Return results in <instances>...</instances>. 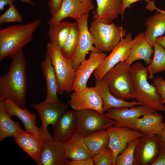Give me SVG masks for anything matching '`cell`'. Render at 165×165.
I'll return each mask as SVG.
<instances>
[{"mask_svg":"<svg viewBox=\"0 0 165 165\" xmlns=\"http://www.w3.org/2000/svg\"><path fill=\"white\" fill-rule=\"evenodd\" d=\"M26 67L22 50L12 58L8 72L0 77V101L9 99L22 108H26Z\"/></svg>","mask_w":165,"mask_h":165,"instance_id":"1","label":"cell"},{"mask_svg":"<svg viewBox=\"0 0 165 165\" xmlns=\"http://www.w3.org/2000/svg\"><path fill=\"white\" fill-rule=\"evenodd\" d=\"M41 23L37 20L25 24L11 25L0 30V61L12 58L31 40L34 31Z\"/></svg>","mask_w":165,"mask_h":165,"instance_id":"2","label":"cell"},{"mask_svg":"<svg viewBox=\"0 0 165 165\" xmlns=\"http://www.w3.org/2000/svg\"><path fill=\"white\" fill-rule=\"evenodd\" d=\"M130 71L135 99L153 110L165 111V105L162 103L156 87L148 81L149 73L147 67L138 61L131 65Z\"/></svg>","mask_w":165,"mask_h":165,"instance_id":"3","label":"cell"},{"mask_svg":"<svg viewBox=\"0 0 165 165\" xmlns=\"http://www.w3.org/2000/svg\"><path fill=\"white\" fill-rule=\"evenodd\" d=\"M130 66L124 61L120 62L108 71L102 79L114 96L125 101L135 99Z\"/></svg>","mask_w":165,"mask_h":165,"instance_id":"4","label":"cell"},{"mask_svg":"<svg viewBox=\"0 0 165 165\" xmlns=\"http://www.w3.org/2000/svg\"><path fill=\"white\" fill-rule=\"evenodd\" d=\"M46 51L49 54L56 74L58 86V94L64 92L69 94L72 90V86L75 76L72 61L62 54L61 49L56 45L48 42Z\"/></svg>","mask_w":165,"mask_h":165,"instance_id":"5","label":"cell"},{"mask_svg":"<svg viewBox=\"0 0 165 165\" xmlns=\"http://www.w3.org/2000/svg\"><path fill=\"white\" fill-rule=\"evenodd\" d=\"M89 28L94 46L103 53L111 52L126 34L125 29L114 23L107 24L95 20Z\"/></svg>","mask_w":165,"mask_h":165,"instance_id":"6","label":"cell"},{"mask_svg":"<svg viewBox=\"0 0 165 165\" xmlns=\"http://www.w3.org/2000/svg\"><path fill=\"white\" fill-rule=\"evenodd\" d=\"M77 125L76 132L83 137L94 132L106 129L114 125L115 121L105 113L87 109L77 111Z\"/></svg>","mask_w":165,"mask_h":165,"instance_id":"7","label":"cell"},{"mask_svg":"<svg viewBox=\"0 0 165 165\" xmlns=\"http://www.w3.org/2000/svg\"><path fill=\"white\" fill-rule=\"evenodd\" d=\"M31 106L37 111L41 120L40 137L44 140L53 139L48 131V126L49 125L53 126L59 117L68 110L69 106L61 102L54 104L45 101Z\"/></svg>","mask_w":165,"mask_h":165,"instance_id":"8","label":"cell"},{"mask_svg":"<svg viewBox=\"0 0 165 165\" xmlns=\"http://www.w3.org/2000/svg\"><path fill=\"white\" fill-rule=\"evenodd\" d=\"M161 149L158 135H144L140 138L134 151L133 165H151Z\"/></svg>","mask_w":165,"mask_h":165,"instance_id":"9","label":"cell"},{"mask_svg":"<svg viewBox=\"0 0 165 165\" xmlns=\"http://www.w3.org/2000/svg\"><path fill=\"white\" fill-rule=\"evenodd\" d=\"M132 40L130 33L127 34L125 38L121 40L94 72L96 81L101 80L110 69L118 64L126 60L130 53Z\"/></svg>","mask_w":165,"mask_h":165,"instance_id":"10","label":"cell"},{"mask_svg":"<svg viewBox=\"0 0 165 165\" xmlns=\"http://www.w3.org/2000/svg\"><path fill=\"white\" fill-rule=\"evenodd\" d=\"M68 105L74 110L91 109L104 113L102 98L95 87H86L74 91L71 94Z\"/></svg>","mask_w":165,"mask_h":165,"instance_id":"11","label":"cell"},{"mask_svg":"<svg viewBox=\"0 0 165 165\" xmlns=\"http://www.w3.org/2000/svg\"><path fill=\"white\" fill-rule=\"evenodd\" d=\"M89 14V13H87L76 20L79 25V35L77 50L72 60L75 71L86 59L89 52H100L94 46L93 38L89 30L88 23Z\"/></svg>","mask_w":165,"mask_h":165,"instance_id":"12","label":"cell"},{"mask_svg":"<svg viewBox=\"0 0 165 165\" xmlns=\"http://www.w3.org/2000/svg\"><path fill=\"white\" fill-rule=\"evenodd\" d=\"M109 137L108 147L112 151L115 165L116 158L125 148L127 144L133 140L140 138L144 135L140 132L126 127L111 126L106 129Z\"/></svg>","mask_w":165,"mask_h":165,"instance_id":"13","label":"cell"},{"mask_svg":"<svg viewBox=\"0 0 165 165\" xmlns=\"http://www.w3.org/2000/svg\"><path fill=\"white\" fill-rule=\"evenodd\" d=\"M106 56L105 53L90 52L89 58L82 62L75 71V76L72 86V91L81 90L87 87L91 75Z\"/></svg>","mask_w":165,"mask_h":165,"instance_id":"14","label":"cell"},{"mask_svg":"<svg viewBox=\"0 0 165 165\" xmlns=\"http://www.w3.org/2000/svg\"><path fill=\"white\" fill-rule=\"evenodd\" d=\"M163 117L160 113L154 111L146 113L139 117L123 123L118 127H126L137 130L144 135L158 134L164 122Z\"/></svg>","mask_w":165,"mask_h":165,"instance_id":"15","label":"cell"},{"mask_svg":"<svg viewBox=\"0 0 165 165\" xmlns=\"http://www.w3.org/2000/svg\"><path fill=\"white\" fill-rule=\"evenodd\" d=\"M94 8L92 4H87L78 0H64L60 8L50 19L49 25L62 21L67 18L76 21Z\"/></svg>","mask_w":165,"mask_h":165,"instance_id":"16","label":"cell"},{"mask_svg":"<svg viewBox=\"0 0 165 165\" xmlns=\"http://www.w3.org/2000/svg\"><path fill=\"white\" fill-rule=\"evenodd\" d=\"M64 143L53 139L45 140L42 146L38 165H68Z\"/></svg>","mask_w":165,"mask_h":165,"instance_id":"17","label":"cell"},{"mask_svg":"<svg viewBox=\"0 0 165 165\" xmlns=\"http://www.w3.org/2000/svg\"><path fill=\"white\" fill-rule=\"evenodd\" d=\"M77 125V111L68 110L62 114L53 126V139L64 143L76 132Z\"/></svg>","mask_w":165,"mask_h":165,"instance_id":"18","label":"cell"},{"mask_svg":"<svg viewBox=\"0 0 165 165\" xmlns=\"http://www.w3.org/2000/svg\"><path fill=\"white\" fill-rule=\"evenodd\" d=\"M3 102L5 110L11 117L16 116L23 123L26 131L37 137H40L39 127L36 125V116L31 113L26 108L20 106L11 100H6Z\"/></svg>","mask_w":165,"mask_h":165,"instance_id":"19","label":"cell"},{"mask_svg":"<svg viewBox=\"0 0 165 165\" xmlns=\"http://www.w3.org/2000/svg\"><path fill=\"white\" fill-rule=\"evenodd\" d=\"M153 47L146 40L144 33H140L133 39L129 55L125 62L131 65L135 61L142 60L148 65L154 53Z\"/></svg>","mask_w":165,"mask_h":165,"instance_id":"20","label":"cell"},{"mask_svg":"<svg viewBox=\"0 0 165 165\" xmlns=\"http://www.w3.org/2000/svg\"><path fill=\"white\" fill-rule=\"evenodd\" d=\"M97 8L92 12V19L109 24L122 15L121 0H96Z\"/></svg>","mask_w":165,"mask_h":165,"instance_id":"21","label":"cell"},{"mask_svg":"<svg viewBox=\"0 0 165 165\" xmlns=\"http://www.w3.org/2000/svg\"><path fill=\"white\" fill-rule=\"evenodd\" d=\"M40 67L46 83L47 94L44 101L54 104L61 102L57 96L58 86L56 74L50 57L46 51L45 59L40 63Z\"/></svg>","mask_w":165,"mask_h":165,"instance_id":"22","label":"cell"},{"mask_svg":"<svg viewBox=\"0 0 165 165\" xmlns=\"http://www.w3.org/2000/svg\"><path fill=\"white\" fill-rule=\"evenodd\" d=\"M154 111L143 105L130 107L111 108L107 111L105 114L107 117L115 121L114 126L118 127L123 122L140 117L146 113Z\"/></svg>","mask_w":165,"mask_h":165,"instance_id":"23","label":"cell"},{"mask_svg":"<svg viewBox=\"0 0 165 165\" xmlns=\"http://www.w3.org/2000/svg\"><path fill=\"white\" fill-rule=\"evenodd\" d=\"M14 138L18 145L37 163L39 160L42 146L44 140L23 130Z\"/></svg>","mask_w":165,"mask_h":165,"instance_id":"24","label":"cell"},{"mask_svg":"<svg viewBox=\"0 0 165 165\" xmlns=\"http://www.w3.org/2000/svg\"><path fill=\"white\" fill-rule=\"evenodd\" d=\"M94 87L102 98L104 112L113 108L130 107L144 105L138 101L129 102L116 97L110 92L107 85L102 79L96 81Z\"/></svg>","mask_w":165,"mask_h":165,"instance_id":"25","label":"cell"},{"mask_svg":"<svg viewBox=\"0 0 165 165\" xmlns=\"http://www.w3.org/2000/svg\"><path fill=\"white\" fill-rule=\"evenodd\" d=\"M83 138L76 132L64 143L65 155L67 159L77 160L93 158L84 143Z\"/></svg>","mask_w":165,"mask_h":165,"instance_id":"26","label":"cell"},{"mask_svg":"<svg viewBox=\"0 0 165 165\" xmlns=\"http://www.w3.org/2000/svg\"><path fill=\"white\" fill-rule=\"evenodd\" d=\"M146 28L144 32L148 42L153 47L156 38L165 32V13L156 11L149 16L145 23Z\"/></svg>","mask_w":165,"mask_h":165,"instance_id":"27","label":"cell"},{"mask_svg":"<svg viewBox=\"0 0 165 165\" xmlns=\"http://www.w3.org/2000/svg\"><path fill=\"white\" fill-rule=\"evenodd\" d=\"M84 143L93 157L108 146L109 137L106 130L90 134L84 137Z\"/></svg>","mask_w":165,"mask_h":165,"instance_id":"28","label":"cell"},{"mask_svg":"<svg viewBox=\"0 0 165 165\" xmlns=\"http://www.w3.org/2000/svg\"><path fill=\"white\" fill-rule=\"evenodd\" d=\"M19 123L13 121L6 112L3 101H0V141L15 137L22 130Z\"/></svg>","mask_w":165,"mask_h":165,"instance_id":"29","label":"cell"},{"mask_svg":"<svg viewBox=\"0 0 165 165\" xmlns=\"http://www.w3.org/2000/svg\"><path fill=\"white\" fill-rule=\"evenodd\" d=\"M72 23L61 21L49 25V36L50 42L61 49L69 35Z\"/></svg>","mask_w":165,"mask_h":165,"instance_id":"30","label":"cell"},{"mask_svg":"<svg viewBox=\"0 0 165 165\" xmlns=\"http://www.w3.org/2000/svg\"><path fill=\"white\" fill-rule=\"evenodd\" d=\"M79 27L77 21L72 23L68 36L61 49L63 55L72 61L78 44Z\"/></svg>","mask_w":165,"mask_h":165,"instance_id":"31","label":"cell"},{"mask_svg":"<svg viewBox=\"0 0 165 165\" xmlns=\"http://www.w3.org/2000/svg\"><path fill=\"white\" fill-rule=\"evenodd\" d=\"M154 56L150 63L147 67L148 78L152 79L154 75L165 71V49L156 42L154 45Z\"/></svg>","mask_w":165,"mask_h":165,"instance_id":"32","label":"cell"},{"mask_svg":"<svg viewBox=\"0 0 165 165\" xmlns=\"http://www.w3.org/2000/svg\"><path fill=\"white\" fill-rule=\"evenodd\" d=\"M139 138L129 142L125 148L117 156L115 165H133L135 148Z\"/></svg>","mask_w":165,"mask_h":165,"instance_id":"33","label":"cell"},{"mask_svg":"<svg viewBox=\"0 0 165 165\" xmlns=\"http://www.w3.org/2000/svg\"><path fill=\"white\" fill-rule=\"evenodd\" d=\"M23 18L13 3L9 5L8 9L0 16V25L8 23L21 22Z\"/></svg>","mask_w":165,"mask_h":165,"instance_id":"34","label":"cell"},{"mask_svg":"<svg viewBox=\"0 0 165 165\" xmlns=\"http://www.w3.org/2000/svg\"><path fill=\"white\" fill-rule=\"evenodd\" d=\"M95 165H112L114 160L113 152L107 147L93 157Z\"/></svg>","mask_w":165,"mask_h":165,"instance_id":"35","label":"cell"},{"mask_svg":"<svg viewBox=\"0 0 165 165\" xmlns=\"http://www.w3.org/2000/svg\"><path fill=\"white\" fill-rule=\"evenodd\" d=\"M153 82L161 96L162 103L165 104V80L162 77H158L154 79Z\"/></svg>","mask_w":165,"mask_h":165,"instance_id":"36","label":"cell"},{"mask_svg":"<svg viewBox=\"0 0 165 165\" xmlns=\"http://www.w3.org/2000/svg\"><path fill=\"white\" fill-rule=\"evenodd\" d=\"M64 0H49L48 5L51 16L54 15L60 8Z\"/></svg>","mask_w":165,"mask_h":165,"instance_id":"37","label":"cell"},{"mask_svg":"<svg viewBox=\"0 0 165 165\" xmlns=\"http://www.w3.org/2000/svg\"><path fill=\"white\" fill-rule=\"evenodd\" d=\"M159 138L161 145V149L158 157L151 165H165V144Z\"/></svg>","mask_w":165,"mask_h":165,"instance_id":"38","label":"cell"},{"mask_svg":"<svg viewBox=\"0 0 165 165\" xmlns=\"http://www.w3.org/2000/svg\"><path fill=\"white\" fill-rule=\"evenodd\" d=\"M93 158L89 159L71 160L69 161L68 165H94Z\"/></svg>","mask_w":165,"mask_h":165,"instance_id":"39","label":"cell"},{"mask_svg":"<svg viewBox=\"0 0 165 165\" xmlns=\"http://www.w3.org/2000/svg\"><path fill=\"white\" fill-rule=\"evenodd\" d=\"M140 0H144L147 2L151 0H121L122 2V15L123 16L126 9L130 8V5L134 2Z\"/></svg>","mask_w":165,"mask_h":165,"instance_id":"40","label":"cell"},{"mask_svg":"<svg viewBox=\"0 0 165 165\" xmlns=\"http://www.w3.org/2000/svg\"><path fill=\"white\" fill-rule=\"evenodd\" d=\"M146 9L151 12H152L153 10H156L158 12H161L165 13V11L163 10H160L157 8L155 6L154 2L153 1H151L148 2V4L146 6Z\"/></svg>","mask_w":165,"mask_h":165,"instance_id":"41","label":"cell"},{"mask_svg":"<svg viewBox=\"0 0 165 165\" xmlns=\"http://www.w3.org/2000/svg\"><path fill=\"white\" fill-rule=\"evenodd\" d=\"M16 0H0V11H2L4 9L5 6L7 5H10Z\"/></svg>","mask_w":165,"mask_h":165,"instance_id":"42","label":"cell"},{"mask_svg":"<svg viewBox=\"0 0 165 165\" xmlns=\"http://www.w3.org/2000/svg\"><path fill=\"white\" fill-rule=\"evenodd\" d=\"M158 135L165 144V122H164L161 131Z\"/></svg>","mask_w":165,"mask_h":165,"instance_id":"43","label":"cell"},{"mask_svg":"<svg viewBox=\"0 0 165 165\" xmlns=\"http://www.w3.org/2000/svg\"><path fill=\"white\" fill-rule=\"evenodd\" d=\"M156 42L165 49V35L158 37L156 39Z\"/></svg>","mask_w":165,"mask_h":165,"instance_id":"44","label":"cell"},{"mask_svg":"<svg viewBox=\"0 0 165 165\" xmlns=\"http://www.w3.org/2000/svg\"><path fill=\"white\" fill-rule=\"evenodd\" d=\"M20 1L27 4H29L31 5H34L35 3L31 0H19Z\"/></svg>","mask_w":165,"mask_h":165,"instance_id":"45","label":"cell"},{"mask_svg":"<svg viewBox=\"0 0 165 165\" xmlns=\"http://www.w3.org/2000/svg\"><path fill=\"white\" fill-rule=\"evenodd\" d=\"M79 1L87 4H92L93 0H78Z\"/></svg>","mask_w":165,"mask_h":165,"instance_id":"46","label":"cell"},{"mask_svg":"<svg viewBox=\"0 0 165 165\" xmlns=\"http://www.w3.org/2000/svg\"><path fill=\"white\" fill-rule=\"evenodd\" d=\"M164 35H165V33H164Z\"/></svg>","mask_w":165,"mask_h":165,"instance_id":"47","label":"cell"}]
</instances>
